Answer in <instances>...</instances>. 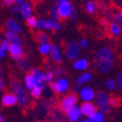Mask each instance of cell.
I'll use <instances>...</instances> for the list:
<instances>
[{"mask_svg":"<svg viewBox=\"0 0 122 122\" xmlns=\"http://www.w3.org/2000/svg\"><path fill=\"white\" fill-rule=\"evenodd\" d=\"M0 122H3V117H2V115H0Z\"/></svg>","mask_w":122,"mask_h":122,"instance_id":"cell-48","label":"cell"},{"mask_svg":"<svg viewBox=\"0 0 122 122\" xmlns=\"http://www.w3.org/2000/svg\"><path fill=\"white\" fill-rule=\"evenodd\" d=\"M53 74H54V78L57 80V79L61 78V76H62V71H61L60 69H55L53 71Z\"/></svg>","mask_w":122,"mask_h":122,"instance_id":"cell-39","label":"cell"},{"mask_svg":"<svg viewBox=\"0 0 122 122\" xmlns=\"http://www.w3.org/2000/svg\"><path fill=\"white\" fill-rule=\"evenodd\" d=\"M27 0H17V4L18 5H21L22 3H24V2H26Z\"/></svg>","mask_w":122,"mask_h":122,"instance_id":"cell-45","label":"cell"},{"mask_svg":"<svg viewBox=\"0 0 122 122\" xmlns=\"http://www.w3.org/2000/svg\"><path fill=\"white\" fill-rule=\"evenodd\" d=\"M77 18H78V12H77V10H76V9H74L72 14H71V16H70V19L72 20H77Z\"/></svg>","mask_w":122,"mask_h":122,"instance_id":"cell-40","label":"cell"},{"mask_svg":"<svg viewBox=\"0 0 122 122\" xmlns=\"http://www.w3.org/2000/svg\"><path fill=\"white\" fill-rule=\"evenodd\" d=\"M5 39L10 43V45H18L22 47V40L19 33L7 30L5 32Z\"/></svg>","mask_w":122,"mask_h":122,"instance_id":"cell-16","label":"cell"},{"mask_svg":"<svg viewBox=\"0 0 122 122\" xmlns=\"http://www.w3.org/2000/svg\"><path fill=\"white\" fill-rule=\"evenodd\" d=\"M79 96L82 102H92L96 98V93L90 86H83L79 91Z\"/></svg>","mask_w":122,"mask_h":122,"instance_id":"cell-9","label":"cell"},{"mask_svg":"<svg viewBox=\"0 0 122 122\" xmlns=\"http://www.w3.org/2000/svg\"><path fill=\"white\" fill-rule=\"evenodd\" d=\"M50 88L56 94H63L66 93L70 88L69 81L66 78H59L56 81L50 82Z\"/></svg>","mask_w":122,"mask_h":122,"instance_id":"cell-7","label":"cell"},{"mask_svg":"<svg viewBox=\"0 0 122 122\" xmlns=\"http://www.w3.org/2000/svg\"><path fill=\"white\" fill-rule=\"evenodd\" d=\"M55 1L58 3V2H62V1H67V0H55Z\"/></svg>","mask_w":122,"mask_h":122,"instance_id":"cell-47","label":"cell"},{"mask_svg":"<svg viewBox=\"0 0 122 122\" xmlns=\"http://www.w3.org/2000/svg\"><path fill=\"white\" fill-rule=\"evenodd\" d=\"M51 47L52 45L51 43H45V44H40L38 51L43 56H50L51 51Z\"/></svg>","mask_w":122,"mask_h":122,"instance_id":"cell-22","label":"cell"},{"mask_svg":"<svg viewBox=\"0 0 122 122\" xmlns=\"http://www.w3.org/2000/svg\"><path fill=\"white\" fill-rule=\"evenodd\" d=\"M81 110L84 116L89 117L90 115H92L94 112H97L98 108L96 104H94L93 102H83L81 105Z\"/></svg>","mask_w":122,"mask_h":122,"instance_id":"cell-12","label":"cell"},{"mask_svg":"<svg viewBox=\"0 0 122 122\" xmlns=\"http://www.w3.org/2000/svg\"><path fill=\"white\" fill-rule=\"evenodd\" d=\"M20 16L22 19L24 20H27L28 18L30 17H32L33 16V6L32 4L26 1L24 3H22L21 5H20Z\"/></svg>","mask_w":122,"mask_h":122,"instance_id":"cell-15","label":"cell"},{"mask_svg":"<svg viewBox=\"0 0 122 122\" xmlns=\"http://www.w3.org/2000/svg\"><path fill=\"white\" fill-rule=\"evenodd\" d=\"M56 7H57V12H58L60 20L70 19L71 14H72L73 10L75 9L70 0H67V1H62V2H58Z\"/></svg>","mask_w":122,"mask_h":122,"instance_id":"cell-8","label":"cell"},{"mask_svg":"<svg viewBox=\"0 0 122 122\" xmlns=\"http://www.w3.org/2000/svg\"><path fill=\"white\" fill-rule=\"evenodd\" d=\"M8 52L11 55V57L16 61H19L20 59H21L23 57V53H24L21 46H18V45H10Z\"/></svg>","mask_w":122,"mask_h":122,"instance_id":"cell-14","label":"cell"},{"mask_svg":"<svg viewBox=\"0 0 122 122\" xmlns=\"http://www.w3.org/2000/svg\"><path fill=\"white\" fill-rule=\"evenodd\" d=\"M93 79V75L91 74L90 72H87V71H84L82 72L81 74H80L78 77H77V80H76V83H78L80 85H82V84H86L88 82H90Z\"/></svg>","mask_w":122,"mask_h":122,"instance_id":"cell-20","label":"cell"},{"mask_svg":"<svg viewBox=\"0 0 122 122\" xmlns=\"http://www.w3.org/2000/svg\"><path fill=\"white\" fill-rule=\"evenodd\" d=\"M66 117L70 122H79L81 119V116H83L81 110V106L76 105L73 107L72 109L67 111L66 112Z\"/></svg>","mask_w":122,"mask_h":122,"instance_id":"cell-10","label":"cell"},{"mask_svg":"<svg viewBox=\"0 0 122 122\" xmlns=\"http://www.w3.org/2000/svg\"><path fill=\"white\" fill-rule=\"evenodd\" d=\"M37 30H46V31H60L62 25L59 20H54L52 19H38Z\"/></svg>","mask_w":122,"mask_h":122,"instance_id":"cell-4","label":"cell"},{"mask_svg":"<svg viewBox=\"0 0 122 122\" xmlns=\"http://www.w3.org/2000/svg\"><path fill=\"white\" fill-rule=\"evenodd\" d=\"M7 52H8V51H4L3 49L0 48V58H5Z\"/></svg>","mask_w":122,"mask_h":122,"instance_id":"cell-43","label":"cell"},{"mask_svg":"<svg viewBox=\"0 0 122 122\" xmlns=\"http://www.w3.org/2000/svg\"><path fill=\"white\" fill-rule=\"evenodd\" d=\"M95 104L97 106V108L100 112H104V113H108L111 111L112 105H111V96L109 95V93L102 91L99 92L96 95L95 98Z\"/></svg>","mask_w":122,"mask_h":122,"instance_id":"cell-5","label":"cell"},{"mask_svg":"<svg viewBox=\"0 0 122 122\" xmlns=\"http://www.w3.org/2000/svg\"><path fill=\"white\" fill-rule=\"evenodd\" d=\"M1 103L4 107H13L18 104V99L13 92H7L2 96Z\"/></svg>","mask_w":122,"mask_h":122,"instance_id":"cell-18","label":"cell"},{"mask_svg":"<svg viewBox=\"0 0 122 122\" xmlns=\"http://www.w3.org/2000/svg\"><path fill=\"white\" fill-rule=\"evenodd\" d=\"M116 81H117V87H118V89L121 91V93H122V70H120L118 72V74H117Z\"/></svg>","mask_w":122,"mask_h":122,"instance_id":"cell-34","label":"cell"},{"mask_svg":"<svg viewBox=\"0 0 122 122\" xmlns=\"http://www.w3.org/2000/svg\"><path fill=\"white\" fill-rule=\"evenodd\" d=\"M78 103V96L75 93H68L64 95L59 101V110L62 112H66Z\"/></svg>","mask_w":122,"mask_h":122,"instance_id":"cell-6","label":"cell"},{"mask_svg":"<svg viewBox=\"0 0 122 122\" xmlns=\"http://www.w3.org/2000/svg\"><path fill=\"white\" fill-rule=\"evenodd\" d=\"M50 18L54 20H59L60 18H59V15H58V12H57V7L52 5L51 8H50Z\"/></svg>","mask_w":122,"mask_h":122,"instance_id":"cell-31","label":"cell"},{"mask_svg":"<svg viewBox=\"0 0 122 122\" xmlns=\"http://www.w3.org/2000/svg\"><path fill=\"white\" fill-rule=\"evenodd\" d=\"M105 87L108 91H114L117 88V81L113 79H108L105 82Z\"/></svg>","mask_w":122,"mask_h":122,"instance_id":"cell-28","label":"cell"},{"mask_svg":"<svg viewBox=\"0 0 122 122\" xmlns=\"http://www.w3.org/2000/svg\"><path fill=\"white\" fill-rule=\"evenodd\" d=\"M6 28L7 30H10V31H14V32H16V33H19L20 34L22 32V27L21 25L19 23V21L17 20H15L13 18H10L6 20Z\"/></svg>","mask_w":122,"mask_h":122,"instance_id":"cell-17","label":"cell"},{"mask_svg":"<svg viewBox=\"0 0 122 122\" xmlns=\"http://www.w3.org/2000/svg\"><path fill=\"white\" fill-rule=\"evenodd\" d=\"M50 57H51V59L53 61L55 64H60V63L63 62L64 56H63L62 51H61L60 48H59V46H57V45H55V44L52 45Z\"/></svg>","mask_w":122,"mask_h":122,"instance_id":"cell-11","label":"cell"},{"mask_svg":"<svg viewBox=\"0 0 122 122\" xmlns=\"http://www.w3.org/2000/svg\"><path fill=\"white\" fill-rule=\"evenodd\" d=\"M55 78H54V74H53V72H51V71H48V72H44V81L45 82H51V81H53V80H54Z\"/></svg>","mask_w":122,"mask_h":122,"instance_id":"cell-32","label":"cell"},{"mask_svg":"<svg viewBox=\"0 0 122 122\" xmlns=\"http://www.w3.org/2000/svg\"><path fill=\"white\" fill-rule=\"evenodd\" d=\"M3 87H4V81H3V79L0 77V91H2Z\"/></svg>","mask_w":122,"mask_h":122,"instance_id":"cell-44","label":"cell"},{"mask_svg":"<svg viewBox=\"0 0 122 122\" xmlns=\"http://www.w3.org/2000/svg\"><path fill=\"white\" fill-rule=\"evenodd\" d=\"M12 92L16 95L18 99V104L21 107H27L30 103L29 95L27 93V89L19 80H13L11 82Z\"/></svg>","mask_w":122,"mask_h":122,"instance_id":"cell-2","label":"cell"},{"mask_svg":"<svg viewBox=\"0 0 122 122\" xmlns=\"http://www.w3.org/2000/svg\"><path fill=\"white\" fill-rule=\"evenodd\" d=\"M87 118H89L91 122H105V119H106L105 113L100 111H97L96 112H94L92 115H90Z\"/></svg>","mask_w":122,"mask_h":122,"instance_id":"cell-26","label":"cell"},{"mask_svg":"<svg viewBox=\"0 0 122 122\" xmlns=\"http://www.w3.org/2000/svg\"><path fill=\"white\" fill-rule=\"evenodd\" d=\"M35 38H36V41L39 43V45L45 44V43H50V36L48 35V33L42 31V30L36 33Z\"/></svg>","mask_w":122,"mask_h":122,"instance_id":"cell-25","label":"cell"},{"mask_svg":"<svg viewBox=\"0 0 122 122\" xmlns=\"http://www.w3.org/2000/svg\"><path fill=\"white\" fill-rule=\"evenodd\" d=\"M108 31L112 37H119L122 34V25L115 21H112L108 26Z\"/></svg>","mask_w":122,"mask_h":122,"instance_id":"cell-21","label":"cell"},{"mask_svg":"<svg viewBox=\"0 0 122 122\" xmlns=\"http://www.w3.org/2000/svg\"><path fill=\"white\" fill-rule=\"evenodd\" d=\"M23 83H24V86L26 87L27 90L31 91L35 86H37L40 82L39 81L37 80V78L35 77V76L30 72L28 74H26L24 76V79H23Z\"/></svg>","mask_w":122,"mask_h":122,"instance_id":"cell-13","label":"cell"},{"mask_svg":"<svg viewBox=\"0 0 122 122\" xmlns=\"http://www.w3.org/2000/svg\"><path fill=\"white\" fill-rule=\"evenodd\" d=\"M79 122H91V121L89 120V118H86V119H81Z\"/></svg>","mask_w":122,"mask_h":122,"instance_id":"cell-46","label":"cell"},{"mask_svg":"<svg viewBox=\"0 0 122 122\" xmlns=\"http://www.w3.org/2000/svg\"><path fill=\"white\" fill-rule=\"evenodd\" d=\"M113 20H114L115 22H117V23H119L120 25H122V10L118 11V12L114 15V16H113Z\"/></svg>","mask_w":122,"mask_h":122,"instance_id":"cell-33","label":"cell"},{"mask_svg":"<svg viewBox=\"0 0 122 122\" xmlns=\"http://www.w3.org/2000/svg\"><path fill=\"white\" fill-rule=\"evenodd\" d=\"M73 67L75 70L80 71V72H84L88 69L89 67V62L86 58H78L77 60L73 61Z\"/></svg>","mask_w":122,"mask_h":122,"instance_id":"cell-19","label":"cell"},{"mask_svg":"<svg viewBox=\"0 0 122 122\" xmlns=\"http://www.w3.org/2000/svg\"><path fill=\"white\" fill-rule=\"evenodd\" d=\"M80 45H81V49H87L88 46H89V43H88L87 39L82 38V39H81V41H80Z\"/></svg>","mask_w":122,"mask_h":122,"instance_id":"cell-38","label":"cell"},{"mask_svg":"<svg viewBox=\"0 0 122 122\" xmlns=\"http://www.w3.org/2000/svg\"><path fill=\"white\" fill-rule=\"evenodd\" d=\"M0 4H1V0H0Z\"/></svg>","mask_w":122,"mask_h":122,"instance_id":"cell-49","label":"cell"},{"mask_svg":"<svg viewBox=\"0 0 122 122\" xmlns=\"http://www.w3.org/2000/svg\"><path fill=\"white\" fill-rule=\"evenodd\" d=\"M120 104V99L117 97H111V105L112 107H117Z\"/></svg>","mask_w":122,"mask_h":122,"instance_id":"cell-37","label":"cell"},{"mask_svg":"<svg viewBox=\"0 0 122 122\" xmlns=\"http://www.w3.org/2000/svg\"><path fill=\"white\" fill-rule=\"evenodd\" d=\"M85 11L87 14L89 15H93L97 12L98 10V5L95 1H92V0H89V1H87L85 3V7H84Z\"/></svg>","mask_w":122,"mask_h":122,"instance_id":"cell-24","label":"cell"},{"mask_svg":"<svg viewBox=\"0 0 122 122\" xmlns=\"http://www.w3.org/2000/svg\"><path fill=\"white\" fill-rule=\"evenodd\" d=\"M26 20V25L29 27V28H31V29H36V26H37V22H38V19L34 16L32 17H30L28 18Z\"/></svg>","mask_w":122,"mask_h":122,"instance_id":"cell-30","label":"cell"},{"mask_svg":"<svg viewBox=\"0 0 122 122\" xmlns=\"http://www.w3.org/2000/svg\"><path fill=\"white\" fill-rule=\"evenodd\" d=\"M45 87H46V83H41L40 82L37 86H35L31 91H30V94H31V96L33 98H35V99L40 98V96L42 95L43 90L45 89Z\"/></svg>","mask_w":122,"mask_h":122,"instance_id":"cell-23","label":"cell"},{"mask_svg":"<svg viewBox=\"0 0 122 122\" xmlns=\"http://www.w3.org/2000/svg\"><path fill=\"white\" fill-rule=\"evenodd\" d=\"M17 65L20 71H27L30 68V63L26 58H21L19 61H17Z\"/></svg>","mask_w":122,"mask_h":122,"instance_id":"cell-27","label":"cell"},{"mask_svg":"<svg viewBox=\"0 0 122 122\" xmlns=\"http://www.w3.org/2000/svg\"><path fill=\"white\" fill-rule=\"evenodd\" d=\"M100 23H101V25H102V26H104V27H108V26H109V24H110L109 20H107V19H103V20L100 21Z\"/></svg>","mask_w":122,"mask_h":122,"instance_id":"cell-42","label":"cell"},{"mask_svg":"<svg viewBox=\"0 0 122 122\" xmlns=\"http://www.w3.org/2000/svg\"><path fill=\"white\" fill-rule=\"evenodd\" d=\"M81 51V48L80 42H78V41L70 40L65 45L64 54H65L66 58L70 61H75L78 58H80Z\"/></svg>","mask_w":122,"mask_h":122,"instance_id":"cell-3","label":"cell"},{"mask_svg":"<svg viewBox=\"0 0 122 122\" xmlns=\"http://www.w3.org/2000/svg\"><path fill=\"white\" fill-rule=\"evenodd\" d=\"M96 68L102 74L110 73L114 65V53L109 47H102L96 52Z\"/></svg>","mask_w":122,"mask_h":122,"instance_id":"cell-1","label":"cell"},{"mask_svg":"<svg viewBox=\"0 0 122 122\" xmlns=\"http://www.w3.org/2000/svg\"><path fill=\"white\" fill-rule=\"evenodd\" d=\"M31 73L37 78V80L39 81V82L41 83H46L44 81V72H42L41 70H39L38 68H32L31 69Z\"/></svg>","mask_w":122,"mask_h":122,"instance_id":"cell-29","label":"cell"},{"mask_svg":"<svg viewBox=\"0 0 122 122\" xmlns=\"http://www.w3.org/2000/svg\"><path fill=\"white\" fill-rule=\"evenodd\" d=\"M2 2L7 8H11L17 4V0H2Z\"/></svg>","mask_w":122,"mask_h":122,"instance_id":"cell-36","label":"cell"},{"mask_svg":"<svg viewBox=\"0 0 122 122\" xmlns=\"http://www.w3.org/2000/svg\"><path fill=\"white\" fill-rule=\"evenodd\" d=\"M10 10L13 12V13H17V12H20V5L16 4V5H14L13 7L10 8Z\"/></svg>","mask_w":122,"mask_h":122,"instance_id":"cell-41","label":"cell"},{"mask_svg":"<svg viewBox=\"0 0 122 122\" xmlns=\"http://www.w3.org/2000/svg\"><path fill=\"white\" fill-rule=\"evenodd\" d=\"M0 48L3 49V50L6 51H9V48H10V43H9L6 39L2 40L1 43H0Z\"/></svg>","mask_w":122,"mask_h":122,"instance_id":"cell-35","label":"cell"}]
</instances>
